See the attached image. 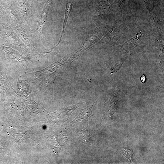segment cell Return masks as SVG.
I'll list each match as a JSON object with an SVG mask.
<instances>
[{
    "label": "cell",
    "instance_id": "6da1fadb",
    "mask_svg": "<svg viewBox=\"0 0 164 164\" xmlns=\"http://www.w3.org/2000/svg\"><path fill=\"white\" fill-rule=\"evenodd\" d=\"M22 23L12 0H0V24L5 29L13 28Z\"/></svg>",
    "mask_w": 164,
    "mask_h": 164
},
{
    "label": "cell",
    "instance_id": "7a4b0ae2",
    "mask_svg": "<svg viewBox=\"0 0 164 164\" xmlns=\"http://www.w3.org/2000/svg\"><path fill=\"white\" fill-rule=\"evenodd\" d=\"M33 0H12L13 6L22 22H26L32 15Z\"/></svg>",
    "mask_w": 164,
    "mask_h": 164
},
{
    "label": "cell",
    "instance_id": "3957f363",
    "mask_svg": "<svg viewBox=\"0 0 164 164\" xmlns=\"http://www.w3.org/2000/svg\"><path fill=\"white\" fill-rule=\"evenodd\" d=\"M126 28L124 21H116L109 31L102 37L101 41L110 44H114L123 34Z\"/></svg>",
    "mask_w": 164,
    "mask_h": 164
},
{
    "label": "cell",
    "instance_id": "277c9868",
    "mask_svg": "<svg viewBox=\"0 0 164 164\" xmlns=\"http://www.w3.org/2000/svg\"><path fill=\"white\" fill-rule=\"evenodd\" d=\"M13 29L21 41L30 48L33 47L35 38H37L35 32L29 27L22 23L18 24Z\"/></svg>",
    "mask_w": 164,
    "mask_h": 164
},
{
    "label": "cell",
    "instance_id": "5b68a950",
    "mask_svg": "<svg viewBox=\"0 0 164 164\" xmlns=\"http://www.w3.org/2000/svg\"><path fill=\"white\" fill-rule=\"evenodd\" d=\"M104 32V29L100 27H97L90 31L81 49L76 53L75 57L80 56L84 51L97 43L102 37Z\"/></svg>",
    "mask_w": 164,
    "mask_h": 164
},
{
    "label": "cell",
    "instance_id": "8992f818",
    "mask_svg": "<svg viewBox=\"0 0 164 164\" xmlns=\"http://www.w3.org/2000/svg\"><path fill=\"white\" fill-rule=\"evenodd\" d=\"M53 0H46L40 16L38 20V24L34 32L37 39L41 42L43 32L47 23V17Z\"/></svg>",
    "mask_w": 164,
    "mask_h": 164
},
{
    "label": "cell",
    "instance_id": "52a82bcc",
    "mask_svg": "<svg viewBox=\"0 0 164 164\" xmlns=\"http://www.w3.org/2000/svg\"><path fill=\"white\" fill-rule=\"evenodd\" d=\"M138 29L135 35L127 41L131 42L136 45L138 43H144V42H146L148 38V31L145 27L141 24H136Z\"/></svg>",
    "mask_w": 164,
    "mask_h": 164
},
{
    "label": "cell",
    "instance_id": "ba28073f",
    "mask_svg": "<svg viewBox=\"0 0 164 164\" xmlns=\"http://www.w3.org/2000/svg\"><path fill=\"white\" fill-rule=\"evenodd\" d=\"M93 105V104L89 105L84 109H81L77 117L70 123L72 125L79 121H91L94 116L92 112Z\"/></svg>",
    "mask_w": 164,
    "mask_h": 164
},
{
    "label": "cell",
    "instance_id": "9c48e42d",
    "mask_svg": "<svg viewBox=\"0 0 164 164\" xmlns=\"http://www.w3.org/2000/svg\"><path fill=\"white\" fill-rule=\"evenodd\" d=\"M112 5L111 0H99L97 10L99 16L103 18H106L111 15Z\"/></svg>",
    "mask_w": 164,
    "mask_h": 164
},
{
    "label": "cell",
    "instance_id": "30bf717a",
    "mask_svg": "<svg viewBox=\"0 0 164 164\" xmlns=\"http://www.w3.org/2000/svg\"><path fill=\"white\" fill-rule=\"evenodd\" d=\"M74 3V0H67L66 1L65 17L63 23V29L59 41L56 46H55L56 47L58 46L62 40V37L65 29L67 22L71 11Z\"/></svg>",
    "mask_w": 164,
    "mask_h": 164
},
{
    "label": "cell",
    "instance_id": "8fae6325",
    "mask_svg": "<svg viewBox=\"0 0 164 164\" xmlns=\"http://www.w3.org/2000/svg\"><path fill=\"white\" fill-rule=\"evenodd\" d=\"M140 80L143 83H144L145 82V81L146 80V78L145 76L143 74L140 77Z\"/></svg>",
    "mask_w": 164,
    "mask_h": 164
},
{
    "label": "cell",
    "instance_id": "7c38bea8",
    "mask_svg": "<svg viewBox=\"0 0 164 164\" xmlns=\"http://www.w3.org/2000/svg\"><path fill=\"white\" fill-rule=\"evenodd\" d=\"M4 29H5L0 24V37L2 32Z\"/></svg>",
    "mask_w": 164,
    "mask_h": 164
}]
</instances>
